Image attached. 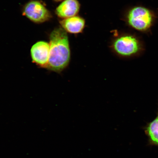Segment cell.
Instances as JSON below:
<instances>
[{
  "instance_id": "6",
  "label": "cell",
  "mask_w": 158,
  "mask_h": 158,
  "mask_svg": "<svg viewBox=\"0 0 158 158\" xmlns=\"http://www.w3.org/2000/svg\"><path fill=\"white\" fill-rule=\"evenodd\" d=\"M80 8L77 0H65L56 8L55 13L59 17L66 19L76 16Z\"/></svg>"
},
{
  "instance_id": "8",
  "label": "cell",
  "mask_w": 158,
  "mask_h": 158,
  "mask_svg": "<svg viewBox=\"0 0 158 158\" xmlns=\"http://www.w3.org/2000/svg\"><path fill=\"white\" fill-rule=\"evenodd\" d=\"M147 132L152 143L158 145V114L156 118L148 126Z\"/></svg>"
},
{
  "instance_id": "1",
  "label": "cell",
  "mask_w": 158,
  "mask_h": 158,
  "mask_svg": "<svg viewBox=\"0 0 158 158\" xmlns=\"http://www.w3.org/2000/svg\"><path fill=\"white\" fill-rule=\"evenodd\" d=\"M50 51L47 69L60 73L70 62L71 52L67 32L62 27L53 31L49 37Z\"/></svg>"
},
{
  "instance_id": "7",
  "label": "cell",
  "mask_w": 158,
  "mask_h": 158,
  "mask_svg": "<svg viewBox=\"0 0 158 158\" xmlns=\"http://www.w3.org/2000/svg\"><path fill=\"white\" fill-rule=\"evenodd\" d=\"M60 23L62 28L66 32L72 34L81 33L85 24V22L83 18L76 15L64 19Z\"/></svg>"
},
{
  "instance_id": "4",
  "label": "cell",
  "mask_w": 158,
  "mask_h": 158,
  "mask_svg": "<svg viewBox=\"0 0 158 158\" xmlns=\"http://www.w3.org/2000/svg\"><path fill=\"white\" fill-rule=\"evenodd\" d=\"M23 15L33 22L40 23L49 20L51 15L42 3L37 1L29 2L23 8Z\"/></svg>"
},
{
  "instance_id": "5",
  "label": "cell",
  "mask_w": 158,
  "mask_h": 158,
  "mask_svg": "<svg viewBox=\"0 0 158 158\" xmlns=\"http://www.w3.org/2000/svg\"><path fill=\"white\" fill-rule=\"evenodd\" d=\"M50 45L44 41H39L31 47V55L32 61L39 67L47 68L48 66Z\"/></svg>"
},
{
  "instance_id": "2",
  "label": "cell",
  "mask_w": 158,
  "mask_h": 158,
  "mask_svg": "<svg viewBox=\"0 0 158 158\" xmlns=\"http://www.w3.org/2000/svg\"><path fill=\"white\" fill-rule=\"evenodd\" d=\"M155 16L151 10L139 6L133 8L128 12L127 20L130 26L141 31H147L153 24Z\"/></svg>"
},
{
  "instance_id": "3",
  "label": "cell",
  "mask_w": 158,
  "mask_h": 158,
  "mask_svg": "<svg viewBox=\"0 0 158 158\" xmlns=\"http://www.w3.org/2000/svg\"><path fill=\"white\" fill-rule=\"evenodd\" d=\"M111 47L114 52L118 56L128 57L137 54L140 49V44L137 37L126 35L114 40Z\"/></svg>"
},
{
  "instance_id": "9",
  "label": "cell",
  "mask_w": 158,
  "mask_h": 158,
  "mask_svg": "<svg viewBox=\"0 0 158 158\" xmlns=\"http://www.w3.org/2000/svg\"><path fill=\"white\" fill-rule=\"evenodd\" d=\"M54 1L56 2H60L62 1V0H54Z\"/></svg>"
}]
</instances>
